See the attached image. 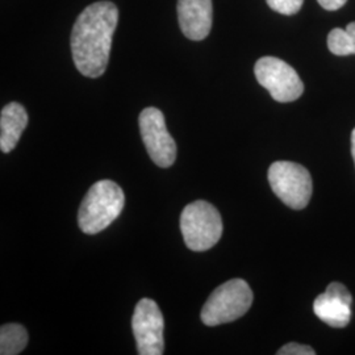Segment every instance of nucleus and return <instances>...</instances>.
Wrapping results in <instances>:
<instances>
[{"instance_id": "f257e3e1", "label": "nucleus", "mask_w": 355, "mask_h": 355, "mask_svg": "<svg viewBox=\"0 0 355 355\" xmlns=\"http://www.w3.org/2000/svg\"><path fill=\"white\" fill-rule=\"evenodd\" d=\"M119 21V10L111 1H96L85 8L71 32V53L78 71L89 78L104 74Z\"/></svg>"}, {"instance_id": "f03ea898", "label": "nucleus", "mask_w": 355, "mask_h": 355, "mask_svg": "<svg viewBox=\"0 0 355 355\" xmlns=\"http://www.w3.org/2000/svg\"><path fill=\"white\" fill-rule=\"evenodd\" d=\"M125 196L112 180L96 182L86 193L78 212L79 228L86 234H96L108 228L123 212Z\"/></svg>"}, {"instance_id": "7ed1b4c3", "label": "nucleus", "mask_w": 355, "mask_h": 355, "mask_svg": "<svg viewBox=\"0 0 355 355\" xmlns=\"http://www.w3.org/2000/svg\"><path fill=\"white\" fill-rule=\"evenodd\" d=\"M253 304V292L243 279H232L211 293L202 309L207 327L228 324L242 318Z\"/></svg>"}, {"instance_id": "20e7f679", "label": "nucleus", "mask_w": 355, "mask_h": 355, "mask_svg": "<svg viewBox=\"0 0 355 355\" xmlns=\"http://www.w3.org/2000/svg\"><path fill=\"white\" fill-rule=\"evenodd\" d=\"M180 230L190 250L205 252L220 241L223 220L212 204L196 200L183 209L180 216Z\"/></svg>"}, {"instance_id": "39448f33", "label": "nucleus", "mask_w": 355, "mask_h": 355, "mask_svg": "<svg viewBox=\"0 0 355 355\" xmlns=\"http://www.w3.org/2000/svg\"><path fill=\"white\" fill-rule=\"evenodd\" d=\"M268 182L274 193L292 209H303L312 196L313 184L304 166L278 161L268 168Z\"/></svg>"}, {"instance_id": "423d86ee", "label": "nucleus", "mask_w": 355, "mask_h": 355, "mask_svg": "<svg viewBox=\"0 0 355 355\" xmlns=\"http://www.w3.org/2000/svg\"><path fill=\"white\" fill-rule=\"evenodd\" d=\"M254 73L258 83L277 102H293L304 92V85L296 70L279 58L262 57L257 61Z\"/></svg>"}, {"instance_id": "0eeeda50", "label": "nucleus", "mask_w": 355, "mask_h": 355, "mask_svg": "<svg viewBox=\"0 0 355 355\" xmlns=\"http://www.w3.org/2000/svg\"><path fill=\"white\" fill-rule=\"evenodd\" d=\"M132 329L140 355H162L165 352V321L158 304L152 299H141L135 308Z\"/></svg>"}, {"instance_id": "6e6552de", "label": "nucleus", "mask_w": 355, "mask_h": 355, "mask_svg": "<svg viewBox=\"0 0 355 355\" xmlns=\"http://www.w3.org/2000/svg\"><path fill=\"white\" fill-rule=\"evenodd\" d=\"M140 133L153 162L167 168L177 159V144L166 127L165 116L155 108L148 107L140 114Z\"/></svg>"}, {"instance_id": "1a4fd4ad", "label": "nucleus", "mask_w": 355, "mask_h": 355, "mask_svg": "<svg viewBox=\"0 0 355 355\" xmlns=\"http://www.w3.org/2000/svg\"><path fill=\"white\" fill-rule=\"evenodd\" d=\"M353 297L349 290L337 282L330 283L327 291L318 295L313 303L315 315L331 328H345L352 320Z\"/></svg>"}, {"instance_id": "9d476101", "label": "nucleus", "mask_w": 355, "mask_h": 355, "mask_svg": "<svg viewBox=\"0 0 355 355\" xmlns=\"http://www.w3.org/2000/svg\"><path fill=\"white\" fill-rule=\"evenodd\" d=\"M178 20L183 35L192 41H202L212 28V0H178Z\"/></svg>"}, {"instance_id": "9b49d317", "label": "nucleus", "mask_w": 355, "mask_h": 355, "mask_svg": "<svg viewBox=\"0 0 355 355\" xmlns=\"http://www.w3.org/2000/svg\"><path fill=\"white\" fill-rule=\"evenodd\" d=\"M28 125V114L20 103L7 104L0 114V149L10 153L15 149Z\"/></svg>"}, {"instance_id": "f8f14e48", "label": "nucleus", "mask_w": 355, "mask_h": 355, "mask_svg": "<svg viewBox=\"0 0 355 355\" xmlns=\"http://www.w3.org/2000/svg\"><path fill=\"white\" fill-rule=\"evenodd\" d=\"M28 333L20 324H6L0 329V354L17 355L26 349Z\"/></svg>"}, {"instance_id": "ddd939ff", "label": "nucleus", "mask_w": 355, "mask_h": 355, "mask_svg": "<svg viewBox=\"0 0 355 355\" xmlns=\"http://www.w3.org/2000/svg\"><path fill=\"white\" fill-rule=\"evenodd\" d=\"M328 48L334 55H353L355 54V21L345 29L336 28L330 31Z\"/></svg>"}, {"instance_id": "4468645a", "label": "nucleus", "mask_w": 355, "mask_h": 355, "mask_svg": "<svg viewBox=\"0 0 355 355\" xmlns=\"http://www.w3.org/2000/svg\"><path fill=\"white\" fill-rule=\"evenodd\" d=\"M268 7L275 12L291 16L299 12L303 7L304 0H266Z\"/></svg>"}, {"instance_id": "2eb2a0df", "label": "nucleus", "mask_w": 355, "mask_h": 355, "mask_svg": "<svg viewBox=\"0 0 355 355\" xmlns=\"http://www.w3.org/2000/svg\"><path fill=\"white\" fill-rule=\"evenodd\" d=\"M278 355H315L316 352L306 345H300V343H287L282 349L277 352Z\"/></svg>"}, {"instance_id": "dca6fc26", "label": "nucleus", "mask_w": 355, "mask_h": 355, "mask_svg": "<svg viewBox=\"0 0 355 355\" xmlns=\"http://www.w3.org/2000/svg\"><path fill=\"white\" fill-rule=\"evenodd\" d=\"M318 4L327 11H337L346 4L347 0H318Z\"/></svg>"}, {"instance_id": "f3484780", "label": "nucleus", "mask_w": 355, "mask_h": 355, "mask_svg": "<svg viewBox=\"0 0 355 355\" xmlns=\"http://www.w3.org/2000/svg\"><path fill=\"white\" fill-rule=\"evenodd\" d=\"M352 154H353L355 162V128L353 129V133H352Z\"/></svg>"}]
</instances>
